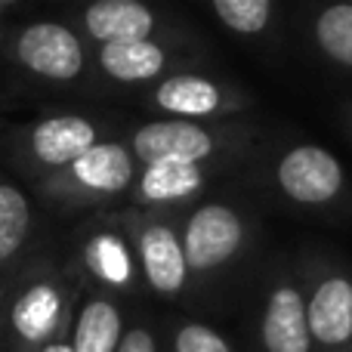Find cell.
<instances>
[{
    "instance_id": "3",
    "label": "cell",
    "mask_w": 352,
    "mask_h": 352,
    "mask_svg": "<svg viewBox=\"0 0 352 352\" xmlns=\"http://www.w3.org/2000/svg\"><path fill=\"white\" fill-rule=\"evenodd\" d=\"M266 182L285 207L309 217H340L352 210L346 167L318 142H294L269 161Z\"/></svg>"
},
{
    "instance_id": "20",
    "label": "cell",
    "mask_w": 352,
    "mask_h": 352,
    "mask_svg": "<svg viewBox=\"0 0 352 352\" xmlns=\"http://www.w3.org/2000/svg\"><path fill=\"white\" fill-rule=\"evenodd\" d=\"M170 352H235V346L213 324L198 322V318H182L173 331Z\"/></svg>"
},
{
    "instance_id": "11",
    "label": "cell",
    "mask_w": 352,
    "mask_h": 352,
    "mask_svg": "<svg viewBox=\"0 0 352 352\" xmlns=\"http://www.w3.org/2000/svg\"><path fill=\"white\" fill-rule=\"evenodd\" d=\"M226 170L192 164H152L140 167L133 182V204L140 207H195Z\"/></svg>"
},
{
    "instance_id": "16",
    "label": "cell",
    "mask_w": 352,
    "mask_h": 352,
    "mask_svg": "<svg viewBox=\"0 0 352 352\" xmlns=\"http://www.w3.org/2000/svg\"><path fill=\"white\" fill-rule=\"evenodd\" d=\"M210 16L232 37L250 47H272L281 41V6L275 0H213Z\"/></svg>"
},
{
    "instance_id": "14",
    "label": "cell",
    "mask_w": 352,
    "mask_h": 352,
    "mask_svg": "<svg viewBox=\"0 0 352 352\" xmlns=\"http://www.w3.org/2000/svg\"><path fill=\"white\" fill-rule=\"evenodd\" d=\"M93 146H99L96 124L80 115H56L31 130L34 158L47 167H56V170H65L68 164H74Z\"/></svg>"
},
{
    "instance_id": "4",
    "label": "cell",
    "mask_w": 352,
    "mask_h": 352,
    "mask_svg": "<svg viewBox=\"0 0 352 352\" xmlns=\"http://www.w3.org/2000/svg\"><path fill=\"white\" fill-rule=\"evenodd\" d=\"M312 352H352V269L312 250L297 260Z\"/></svg>"
},
{
    "instance_id": "10",
    "label": "cell",
    "mask_w": 352,
    "mask_h": 352,
    "mask_svg": "<svg viewBox=\"0 0 352 352\" xmlns=\"http://www.w3.org/2000/svg\"><path fill=\"white\" fill-rule=\"evenodd\" d=\"M16 59L47 80H74L84 72V43L59 22H34L16 37Z\"/></svg>"
},
{
    "instance_id": "18",
    "label": "cell",
    "mask_w": 352,
    "mask_h": 352,
    "mask_svg": "<svg viewBox=\"0 0 352 352\" xmlns=\"http://www.w3.org/2000/svg\"><path fill=\"white\" fill-rule=\"evenodd\" d=\"M124 337V318L111 300L90 297L80 306L74 318V352H118V343Z\"/></svg>"
},
{
    "instance_id": "1",
    "label": "cell",
    "mask_w": 352,
    "mask_h": 352,
    "mask_svg": "<svg viewBox=\"0 0 352 352\" xmlns=\"http://www.w3.org/2000/svg\"><path fill=\"white\" fill-rule=\"evenodd\" d=\"M260 140V124L235 118V121H173L158 118L148 121L130 136V152L136 164H192L217 167L232 173L244 158H250Z\"/></svg>"
},
{
    "instance_id": "23",
    "label": "cell",
    "mask_w": 352,
    "mask_h": 352,
    "mask_svg": "<svg viewBox=\"0 0 352 352\" xmlns=\"http://www.w3.org/2000/svg\"><path fill=\"white\" fill-rule=\"evenodd\" d=\"M41 352H74L72 349V343H62V340H53L50 346H43Z\"/></svg>"
},
{
    "instance_id": "15",
    "label": "cell",
    "mask_w": 352,
    "mask_h": 352,
    "mask_svg": "<svg viewBox=\"0 0 352 352\" xmlns=\"http://www.w3.org/2000/svg\"><path fill=\"white\" fill-rule=\"evenodd\" d=\"M173 53L161 41H130L99 47V68L118 84H152L170 72Z\"/></svg>"
},
{
    "instance_id": "19",
    "label": "cell",
    "mask_w": 352,
    "mask_h": 352,
    "mask_svg": "<svg viewBox=\"0 0 352 352\" xmlns=\"http://www.w3.org/2000/svg\"><path fill=\"white\" fill-rule=\"evenodd\" d=\"M31 229L28 198L10 182H0V263L12 260L22 250Z\"/></svg>"
},
{
    "instance_id": "7",
    "label": "cell",
    "mask_w": 352,
    "mask_h": 352,
    "mask_svg": "<svg viewBox=\"0 0 352 352\" xmlns=\"http://www.w3.org/2000/svg\"><path fill=\"white\" fill-rule=\"evenodd\" d=\"M254 334L260 352H312L306 300L294 266H278L269 272Z\"/></svg>"
},
{
    "instance_id": "22",
    "label": "cell",
    "mask_w": 352,
    "mask_h": 352,
    "mask_svg": "<svg viewBox=\"0 0 352 352\" xmlns=\"http://www.w3.org/2000/svg\"><path fill=\"white\" fill-rule=\"evenodd\" d=\"M340 121H343V130H346L349 140H352V99L340 105Z\"/></svg>"
},
{
    "instance_id": "21",
    "label": "cell",
    "mask_w": 352,
    "mask_h": 352,
    "mask_svg": "<svg viewBox=\"0 0 352 352\" xmlns=\"http://www.w3.org/2000/svg\"><path fill=\"white\" fill-rule=\"evenodd\" d=\"M118 352H158V337L148 328L136 324V328L124 331L121 343H118Z\"/></svg>"
},
{
    "instance_id": "5",
    "label": "cell",
    "mask_w": 352,
    "mask_h": 352,
    "mask_svg": "<svg viewBox=\"0 0 352 352\" xmlns=\"http://www.w3.org/2000/svg\"><path fill=\"white\" fill-rule=\"evenodd\" d=\"M152 105L173 121H235L256 105L254 93L238 80L201 72H173L152 90Z\"/></svg>"
},
{
    "instance_id": "13",
    "label": "cell",
    "mask_w": 352,
    "mask_h": 352,
    "mask_svg": "<svg viewBox=\"0 0 352 352\" xmlns=\"http://www.w3.org/2000/svg\"><path fill=\"white\" fill-rule=\"evenodd\" d=\"M65 294L53 285V281H34L16 297L10 312L12 331L19 334L22 343H34V346H50L65 328Z\"/></svg>"
},
{
    "instance_id": "2",
    "label": "cell",
    "mask_w": 352,
    "mask_h": 352,
    "mask_svg": "<svg viewBox=\"0 0 352 352\" xmlns=\"http://www.w3.org/2000/svg\"><path fill=\"white\" fill-rule=\"evenodd\" d=\"M179 235L188 266V285L226 287L254 256L260 226L241 201L204 198L188 210Z\"/></svg>"
},
{
    "instance_id": "6",
    "label": "cell",
    "mask_w": 352,
    "mask_h": 352,
    "mask_svg": "<svg viewBox=\"0 0 352 352\" xmlns=\"http://www.w3.org/2000/svg\"><path fill=\"white\" fill-rule=\"evenodd\" d=\"M140 176L130 146L124 142H99L87 155H80L74 164L59 170L47 182V188L62 201L74 204H99V201L118 198L130 192Z\"/></svg>"
},
{
    "instance_id": "8",
    "label": "cell",
    "mask_w": 352,
    "mask_h": 352,
    "mask_svg": "<svg viewBox=\"0 0 352 352\" xmlns=\"http://www.w3.org/2000/svg\"><path fill=\"white\" fill-rule=\"evenodd\" d=\"M133 254L146 285L158 297L176 300L188 291V266L182 254V235L167 217H136L130 226Z\"/></svg>"
},
{
    "instance_id": "9",
    "label": "cell",
    "mask_w": 352,
    "mask_h": 352,
    "mask_svg": "<svg viewBox=\"0 0 352 352\" xmlns=\"http://www.w3.org/2000/svg\"><path fill=\"white\" fill-rule=\"evenodd\" d=\"M294 28L318 65L352 78V0L300 6Z\"/></svg>"
},
{
    "instance_id": "17",
    "label": "cell",
    "mask_w": 352,
    "mask_h": 352,
    "mask_svg": "<svg viewBox=\"0 0 352 352\" xmlns=\"http://www.w3.org/2000/svg\"><path fill=\"white\" fill-rule=\"evenodd\" d=\"M84 263L105 287H130L136 281V256L130 250L127 238L105 229L87 238Z\"/></svg>"
},
{
    "instance_id": "12",
    "label": "cell",
    "mask_w": 352,
    "mask_h": 352,
    "mask_svg": "<svg viewBox=\"0 0 352 352\" xmlns=\"http://www.w3.org/2000/svg\"><path fill=\"white\" fill-rule=\"evenodd\" d=\"M84 28L93 41L130 43V41H158L161 19L152 6L136 0H99L84 10Z\"/></svg>"
}]
</instances>
